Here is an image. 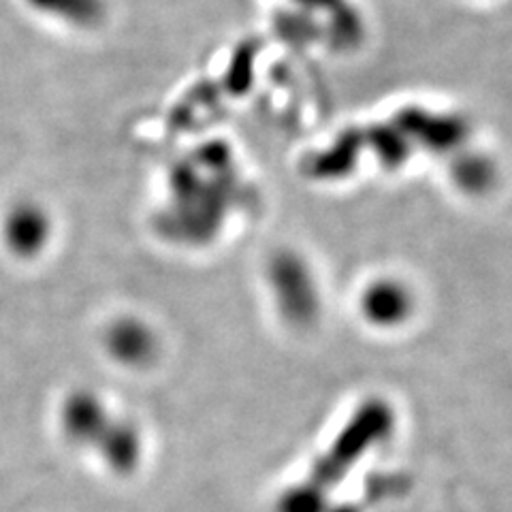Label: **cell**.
<instances>
[{
  "instance_id": "1",
  "label": "cell",
  "mask_w": 512,
  "mask_h": 512,
  "mask_svg": "<svg viewBox=\"0 0 512 512\" xmlns=\"http://www.w3.org/2000/svg\"><path fill=\"white\" fill-rule=\"evenodd\" d=\"M365 314L380 327H395L412 314V295L399 282H378L363 299Z\"/></svg>"
},
{
  "instance_id": "2",
  "label": "cell",
  "mask_w": 512,
  "mask_h": 512,
  "mask_svg": "<svg viewBox=\"0 0 512 512\" xmlns=\"http://www.w3.org/2000/svg\"><path fill=\"white\" fill-rule=\"evenodd\" d=\"M47 222L41 210L37 207H15V210L7 218V237L18 246L24 248H37L41 239L45 237Z\"/></svg>"
},
{
  "instance_id": "3",
  "label": "cell",
  "mask_w": 512,
  "mask_h": 512,
  "mask_svg": "<svg viewBox=\"0 0 512 512\" xmlns=\"http://www.w3.org/2000/svg\"><path fill=\"white\" fill-rule=\"evenodd\" d=\"M32 3L56 15H64V20L82 26L96 22L103 13L101 0H32Z\"/></svg>"
}]
</instances>
